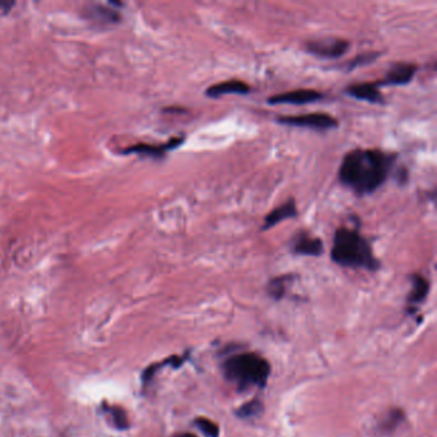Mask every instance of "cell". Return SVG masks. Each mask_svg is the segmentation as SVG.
Listing matches in <instances>:
<instances>
[{
	"mask_svg": "<svg viewBox=\"0 0 437 437\" xmlns=\"http://www.w3.org/2000/svg\"><path fill=\"white\" fill-rule=\"evenodd\" d=\"M395 159L377 149H354L342 158L339 180L358 195H370L388 180Z\"/></svg>",
	"mask_w": 437,
	"mask_h": 437,
	"instance_id": "obj_1",
	"label": "cell"
},
{
	"mask_svg": "<svg viewBox=\"0 0 437 437\" xmlns=\"http://www.w3.org/2000/svg\"><path fill=\"white\" fill-rule=\"evenodd\" d=\"M331 258L336 265L349 268H363L374 272L380 262L374 257L371 244L361 236L358 228L341 227L333 236Z\"/></svg>",
	"mask_w": 437,
	"mask_h": 437,
	"instance_id": "obj_2",
	"label": "cell"
},
{
	"mask_svg": "<svg viewBox=\"0 0 437 437\" xmlns=\"http://www.w3.org/2000/svg\"><path fill=\"white\" fill-rule=\"evenodd\" d=\"M222 371L225 379L235 385L238 391H247L266 386L271 374V366L256 352H240L223 361Z\"/></svg>",
	"mask_w": 437,
	"mask_h": 437,
	"instance_id": "obj_3",
	"label": "cell"
},
{
	"mask_svg": "<svg viewBox=\"0 0 437 437\" xmlns=\"http://www.w3.org/2000/svg\"><path fill=\"white\" fill-rule=\"evenodd\" d=\"M276 121L280 124L311 128L315 131L333 130L339 126V122L335 117L330 114L321 113V112L303 114V115H281V117H277Z\"/></svg>",
	"mask_w": 437,
	"mask_h": 437,
	"instance_id": "obj_4",
	"label": "cell"
},
{
	"mask_svg": "<svg viewBox=\"0 0 437 437\" xmlns=\"http://www.w3.org/2000/svg\"><path fill=\"white\" fill-rule=\"evenodd\" d=\"M350 48V44L345 38H314L305 44L306 53L322 59H337L341 58Z\"/></svg>",
	"mask_w": 437,
	"mask_h": 437,
	"instance_id": "obj_5",
	"label": "cell"
},
{
	"mask_svg": "<svg viewBox=\"0 0 437 437\" xmlns=\"http://www.w3.org/2000/svg\"><path fill=\"white\" fill-rule=\"evenodd\" d=\"M324 96L322 93L312 90V89H299L294 91H287L282 94H277V96L268 98V104H291V105H303L315 103L318 100H322Z\"/></svg>",
	"mask_w": 437,
	"mask_h": 437,
	"instance_id": "obj_6",
	"label": "cell"
},
{
	"mask_svg": "<svg viewBox=\"0 0 437 437\" xmlns=\"http://www.w3.org/2000/svg\"><path fill=\"white\" fill-rule=\"evenodd\" d=\"M417 74V66L413 63H394L390 67L386 77L381 81H377V85L380 86H401L409 84L413 77Z\"/></svg>",
	"mask_w": 437,
	"mask_h": 437,
	"instance_id": "obj_7",
	"label": "cell"
},
{
	"mask_svg": "<svg viewBox=\"0 0 437 437\" xmlns=\"http://www.w3.org/2000/svg\"><path fill=\"white\" fill-rule=\"evenodd\" d=\"M324 243L318 238H312L306 232H299L295 235L291 243V251L296 256L320 257L324 254Z\"/></svg>",
	"mask_w": 437,
	"mask_h": 437,
	"instance_id": "obj_8",
	"label": "cell"
},
{
	"mask_svg": "<svg viewBox=\"0 0 437 437\" xmlns=\"http://www.w3.org/2000/svg\"><path fill=\"white\" fill-rule=\"evenodd\" d=\"M345 93L354 99L368 102L372 104H383V102H385L377 82L352 84L345 89Z\"/></svg>",
	"mask_w": 437,
	"mask_h": 437,
	"instance_id": "obj_9",
	"label": "cell"
},
{
	"mask_svg": "<svg viewBox=\"0 0 437 437\" xmlns=\"http://www.w3.org/2000/svg\"><path fill=\"white\" fill-rule=\"evenodd\" d=\"M250 93V86L247 82L240 80H228L223 82H218L216 85H212L205 90V96L208 98L217 99L221 96H229V94H238V96H247Z\"/></svg>",
	"mask_w": 437,
	"mask_h": 437,
	"instance_id": "obj_10",
	"label": "cell"
},
{
	"mask_svg": "<svg viewBox=\"0 0 437 437\" xmlns=\"http://www.w3.org/2000/svg\"><path fill=\"white\" fill-rule=\"evenodd\" d=\"M296 216H298L296 203H295L294 199H289L284 204H281L280 207L271 210L267 214L262 229L266 231V229H269V228L275 227L276 225H278L280 222L286 221V219L295 218Z\"/></svg>",
	"mask_w": 437,
	"mask_h": 437,
	"instance_id": "obj_11",
	"label": "cell"
},
{
	"mask_svg": "<svg viewBox=\"0 0 437 437\" xmlns=\"http://www.w3.org/2000/svg\"><path fill=\"white\" fill-rule=\"evenodd\" d=\"M183 143V137H173L170 142H167L162 145H148V144H140L136 146H131L128 149H126V153H137L142 155H148L153 158H161L167 152H170L172 149L179 148Z\"/></svg>",
	"mask_w": 437,
	"mask_h": 437,
	"instance_id": "obj_12",
	"label": "cell"
},
{
	"mask_svg": "<svg viewBox=\"0 0 437 437\" xmlns=\"http://www.w3.org/2000/svg\"><path fill=\"white\" fill-rule=\"evenodd\" d=\"M428 281L421 275L412 276V290L408 295L409 305L422 304L428 294Z\"/></svg>",
	"mask_w": 437,
	"mask_h": 437,
	"instance_id": "obj_13",
	"label": "cell"
},
{
	"mask_svg": "<svg viewBox=\"0 0 437 437\" xmlns=\"http://www.w3.org/2000/svg\"><path fill=\"white\" fill-rule=\"evenodd\" d=\"M291 281H293V276L291 275L278 276V277H276V278H272V280L269 281L268 286H267L268 295H269L272 299H275V300L282 299L284 295H285L286 290H287V287L291 284Z\"/></svg>",
	"mask_w": 437,
	"mask_h": 437,
	"instance_id": "obj_14",
	"label": "cell"
},
{
	"mask_svg": "<svg viewBox=\"0 0 437 437\" xmlns=\"http://www.w3.org/2000/svg\"><path fill=\"white\" fill-rule=\"evenodd\" d=\"M262 409H263V405L259 400H251L249 403H245L244 405H241L236 410V416L240 418H250V417L258 416L262 412Z\"/></svg>",
	"mask_w": 437,
	"mask_h": 437,
	"instance_id": "obj_15",
	"label": "cell"
},
{
	"mask_svg": "<svg viewBox=\"0 0 437 437\" xmlns=\"http://www.w3.org/2000/svg\"><path fill=\"white\" fill-rule=\"evenodd\" d=\"M195 425L199 428L200 431L207 437H218L219 428L214 422H212L210 419L200 418L195 419Z\"/></svg>",
	"mask_w": 437,
	"mask_h": 437,
	"instance_id": "obj_16",
	"label": "cell"
},
{
	"mask_svg": "<svg viewBox=\"0 0 437 437\" xmlns=\"http://www.w3.org/2000/svg\"><path fill=\"white\" fill-rule=\"evenodd\" d=\"M380 56L381 54H379V53H364V54H361V56H358V57H355L352 60H350L348 68L352 69V68H357V67L370 65L372 62H374Z\"/></svg>",
	"mask_w": 437,
	"mask_h": 437,
	"instance_id": "obj_17",
	"label": "cell"
},
{
	"mask_svg": "<svg viewBox=\"0 0 437 437\" xmlns=\"http://www.w3.org/2000/svg\"><path fill=\"white\" fill-rule=\"evenodd\" d=\"M113 414L114 423L118 428H127V417L126 413L121 408H114L112 410Z\"/></svg>",
	"mask_w": 437,
	"mask_h": 437,
	"instance_id": "obj_18",
	"label": "cell"
},
{
	"mask_svg": "<svg viewBox=\"0 0 437 437\" xmlns=\"http://www.w3.org/2000/svg\"><path fill=\"white\" fill-rule=\"evenodd\" d=\"M173 437H197L195 435H191V434H181V435H176Z\"/></svg>",
	"mask_w": 437,
	"mask_h": 437,
	"instance_id": "obj_19",
	"label": "cell"
},
{
	"mask_svg": "<svg viewBox=\"0 0 437 437\" xmlns=\"http://www.w3.org/2000/svg\"><path fill=\"white\" fill-rule=\"evenodd\" d=\"M3 5H4V3H0V8H3Z\"/></svg>",
	"mask_w": 437,
	"mask_h": 437,
	"instance_id": "obj_20",
	"label": "cell"
}]
</instances>
